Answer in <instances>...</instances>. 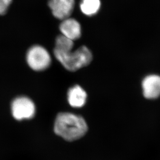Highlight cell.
<instances>
[{
    "mask_svg": "<svg viewBox=\"0 0 160 160\" xmlns=\"http://www.w3.org/2000/svg\"><path fill=\"white\" fill-rule=\"evenodd\" d=\"M88 129V125L84 119L71 113L58 114L54 124L56 134L69 142L81 138L86 134Z\"/></svg>",
    "mask_w": 160,
    "mask_h": 160,
    "instance_id": "1",
    "label": "cell"
},
{
    "mask_svg": "<svg viewBox=\"0 0 160 160\" xmlns=\"http://www.w3.org/2000/svg\"><path fill=\"white\" fill-rule=\"evenodd\" d=\"M48 6L54 17L64 20L68 18L72 12L74 0H49Z\"/></svg>",
    "mask_w": 160,
    "mask_h": 160,
    "instance_id": "5",
    "label": "cell"
},
{
    "mask_svg": "<svg viewBox=\"0 0 160 160\" xmlns=\"http://www.w3.org/2000/svg\"><path fill=\"white\" fill-rule=\"evenodd\" d=\"M143 96L148 99H155L160 96V76L150 74L142 82Z\"/></svg>",
    "mask_w": 160,
    "mask_h": 160,
    "instance_id": "6",
    "label": "cell"
},
{
    "mask_svg": "<svg viewBox=\"0 0 160 160\" xmlns=\"http://www.w3.org/2000/svg\"><path fill=\"white\" fill-rule=\"evenodd\" d=\"M59 29L63 36L72 41L79 39L81 36V26L74 19H65L60 24Z\"/></svg>",
    "mask_w": 160,
    "mask_h": 160,
    "instance_id": "7",
    "label": "cell"
},
{
    "mask_svg": "<svg viewBox=\"0 0 160 160\" xmlns=\"http://www.w3.org/2000/svg\"><path fill=\"white\" fill-rule=\"evenodd\" d=\"M73 46V41L68 39L62 34L59 36L56 40L55 48L54 51H69L72 49Z\"/></svg>",
    "mask_w": 160,
    "mask_h": 160,
    "instance_id": "10",
    "label": "cell"
},
{
    "mask_svg": "<svg viewBox=\"0 0 160 160\" xmlns=\"http://www.w3.org/2000/svg\"><path fill=\"white\" fill-rule=\"evenodd\" d=\"M54 55L62 65L70 71H76L88 66L92 58L91 51L84 46L80 47L74 52L72 49L62 52L54 51Z\"/></svg>",
    "mask_w": 160,
    "mask_h": 160,
    "instance_id": "2",
    "label": "cell"
},
{
    "mask_svg": "<svg viewBox=\"0 0 160 160\" xmlns=\"http://www.w3.org/2000/svg\"><path fill=\"white\" fill-rule=\"evenodd\" d=\"M100 0H82L80 8L82 12L87 16H92L96 14L100 9Z\"/></svg>",
    "mask_w": 160,
    "mask_h": 160,
    "instance_id": "9",
    "label": "cell"
},
{
    "mask_svg": "<svg viewBox=\"0 0 160 160\" xmlns=\"http://www.w3.org/2000/svg\"><path fill=\"white\" fill-rule=\"evenodd\" d=\"M87 98L85 91L79 85L70 88L68 92L70 105L74 108H81L85 105Z\"/></svg>",
    "mask_w": 160,
    "mask_h": 160,
    "instance_id": "8",
    "label": "cell"
},
{
    "mask_svg": "<svg viewBox=\"0 0 160 160\" xmlns=\"http://www.w3.org/2000/svg\"><path fill=\"white\" fill-rule=\"evenodd\" d=\"M28 65L35 71H43L50 66L51 58L49 53L42 46L35 45L30 48L27 54Z\"/></svg>",
    "mask_w": 160,
    "mask_h": 160,
    "instance_id": "3",
    "label": "cell"
},
{
    "mask_svg": "<svg viewBox=\"0 0 160 160\" xmlns=\"http://www.w3.org/2000/svg\"><path fill=\"white\" fill-rule=\"evenodd\" d=\"M12 0H0V16L6 14Z\"/></svg>",
    "mask_w": 160,
    "mask_h": 160,
    "instance_id": "11",
    "label": "cell"
},
{
    "mask_svg": "<svg viewBox=\"0 0 160 160\" xmlns=\"http://www.w3.org/2000/svg\"><path fill=\"white\" fill-rule=\"evenodd\" d=\"M11 112L14 119L18 121L31 119L36 112L35 105L28 97H17L11 104Z\"/></svg>",
    "mask_w": 160,
    "mask_h": 160,
    "instance_id": "4",
    "label": "cell"
}]
</instances>
